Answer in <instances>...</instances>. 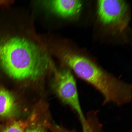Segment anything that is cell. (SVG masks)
Wrapping results in <instances>:
<instances>
[{
	"instance_id": "obj_1",
	"label": "cell",
	"mask_w": 132,
	"mask_h": 132,
	"mask_svg": "<svg viewBox=\"0 0 132 132\" xmlns=\"http://www.w3.org/2000/svg\"><path fill=\"white\" fill-rule=\"evenodd\" d=\"M0 64L8 75L17 80H35L50 67L51 63L42 49L22 38L0 42Z\"/></svg>"
},
{
	"instance_id": "obj_2",
	"label": "cell",
	"mask_w": 132,
	"mask_h": 132,
	"mask_svg": "<svg viewBox=\"0 0 132 132\" xmlns=\"http://www.w3.org/2000/svg\"><path fill=\"white\" fill-rule=\"evenodd\" d=\"M62 60L77 76L98 90L104 97V103L122 105L129 103L132 87L103 70L90 59L76 51L66 50Z\"/></svg>"
},
{
	"instance_id": "obj_3",
	"label": "cell",
	"mask_w": 132,
	"mask_h": 132,
	"mask_svg": "<svg viewBox=\"0 0 132 132\" xmlns=\"http://www.w3.org/2000/svg\"><path fill=\"white\" fill-rule=\"evenodd\" d=\"M98 14L104 26L120 32L126 29L128 24L127 5L122 0H102L98 2Z\"/></svg>"
},
{
	"instance_id": "obj_4",
	"label": "cell",
	"mask_w": 132,
	"mask_h": 132,
	"mask_svg": "<svg viewBox=\"0 0 132 132\" xmlns=\"http://www.w3.org/2000/svg\"><path fill=\"white\" fill-rule=\"evenodd\" d=\"M54 87L57 95L62 101L74 110L80 120L84 119L85 116L81 106L76 82L70 70L56 71Z\"/></svg>"
},
{
	"instance_id": "obj_5",
	"label": "cell",
	"mask_w": 132,
	"mask_h": 132,
	"mask_svg": "<svg viewBox=\"0 0 132 132\" xmlns=\"http://www.w3.org/2000/svg\"><path fill=\"white\" fill-rule=\"evenodd\" d=\"M50 5L54 12L61 17H76L80 13L82 6L79 0H57L51 1Z\"/></svg>"
},
{
	"instance_id": "obj_6",
	"label": "cell",
	"mask_w": 132,
	"mask_h": 132,
	"mask_svg": "<svg viewBox=\"0 0 132 132\" xmlns=\"http://www.w3.org/2000/svg\"><path fill=\"white\" fill-rule=\"evenodd\" d=\"M17 111L15 100L12 94L0 86V117L12 118Z\"/></svg>"
},
{
	"instance_id": "obj_7",
	"label": "cell",
	"mask_w": 132,
	"mask_h": 132,
	"mask_svg": "<svg viewBox=\"0 0 132 132\" xmlns=\"http://www.w3.org/2000/svg\"><path fill=\"white\" fill-rule=\"evenodd\" d=\"M96 111L87 113L84 119L80 120L82 132H103V127L100 122Z\"/></svg>"
},
{
	"instance_id": "obj_8",
	"label": "cell",
	"mask_w": 132,
	"mask_h": 132,
	"mask_svg": "<svg viewBox=\"0 0 132 132\" xmlns=\"http://www.w3.org/2000/svg\"><path fill=\"white\" fill-rule=\"evenodd\" d=\"M49 124L47 120H41L35 116H32L25 132H46Z\"/></svg>"
},
{
	"instance_id": "obj_9",
	"label": "cell",
	"mask_w": 132,
	"mask_h": 132,
	"mask_svg": "<svg viewBox=\"0 0 132 132\" xmlns=\"http://www.w3.org/2000/svg\"><path fill=\"white\" fill-rule=\"evenodd\" d=\"M29 122L22 120H12L6 123L0 132H25Z\"/></svg>"
},
{
	"instance_id": "obj_10",
	"label": "cell",
	"mask_w": 132,
	"mask_h": 132,
	"mask_svg": "<svg viewBox=\"0 0 132 132\" xmlns=\"http://www.w3.org/2000/svg\"><path fill=\"white\" fill-rule=\"evenodd\" d=\"M49 127L52 132H77L75 130L70 131L57 125H50Z\"/></svg>"
}]
</instances>
